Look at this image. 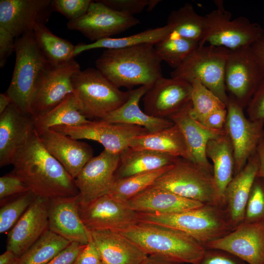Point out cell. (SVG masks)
Returning a JSON list of instances; mask_svg holds the SVG:
<instances>
[{
  "mask_svg": "<svg viewBox=\"0 0 264 264\" xmlns=\"http://www.w3.org/2000/svg\"><path fill=\"white\" fill-rule=\"evenodd\" d=\"M11 172L36 197L51 199L79 195L74 179L42 144L36 132L16 154Z\"/></svg>",
  "mask_w": 264,
  "mask_h": 264,
  "instance_id": "obj_1",
  "label": "cell"
},
{
  "mask_svg": "<svg viewBox=\"0 0 264 264\" xmlns=\"http://www.w3.org/2000/svg\"><path fill=\"white\" fill-rule=\"evenodd\" d=\"M162 61L154 44L106 49L96 60V68L117 88L152 86L163 77Z\"/></svg>",
  "mask_w": 264,
  "mask_h": 264,
  "instance_id": "obj_2",
  "label": "cell"
},
{
  "mask_svg": "<svg viewBox=\"0 0 264 264\" xmlns=\"http://www.w3.org/2000/svg\"><path fill=\"white\" fill-rule=\"evenodd\" d=\"M134 242L148 255H157L182 263L196 264L205 248L179 230L143 222L117 232Z\"/></svg>",
  "mask_w": 264,
  "mask_h": 264,
  "instance_id": "obj_3",
  "label": "cell"
},
{
  "mask_svg": "<svg viewBox=\"0 0 264 264\" xmlns=\"http://www.w3.org/2000/svg\"><path fill=\"white\" fill-rule=\"evenodd\" d=\"M139 222L160 225L181 231L203 246L233 231L225 209L220 206H201L172 214L137 212Z\"/></svg>",
  "mask_w": 264,
  "mask_h": 264,
  "instance_id": "obj_4",
  "label": "cell"
},
{
  "mask_svg": "<svg viewBox=\"0 0 264 264\" xmlns=\"http://www.w3.org/2000/svg\"><path fill=\"white\" fill-rule=\"evenodd\" d=\"M16 62L11 81L5 93L12 103L31 114L36 86L50 65L39 49L33 31L15 39Z\"/></svg>",
  "mask_w": 264,
  "mask_h": 264,
  "instance_id": "obj_5",
  "label": "cell"
},
{
  "mask_svg": "<svg viewBox=\"0 0 264 264\" xmlns=\"http://www.w3.org/2000/svg\"><path fill=\"white\" fill-rule=\"evenodd\" d=\"M152 186L203 204L223 207L213 173L186 159L179 158Z\"/></svg>",
  "mask_w": 264,
  "mask_h": 264,
  "instance_id": "obj_6",
  "label": "cell"
},
{
  "mask_svg": "<svg viewBox=\"0 0 264 264\" xmlns=\"http://www.w3.org/2000/svg\"><path fill=\"white\" fill-rule=\"evenodd\" d=\"M71 82L80 112L87 118L102 119L123 105L130 95V90H121L96 68L79 70Z\"/></svg>",
  "mask_w": 264,
  "mask_h": 264,
  "instance_id": "obj_7",
  "label": "cell"
},
{
  "mask_svg": "<svg viewBox=\"0 0 264 264\" xmlns=\"http://www.w3.org/2000/svg\"><path fill=\"white\" fill-rule=\"evenodd\" d=\"M229 50L211 45L198 48L171 72L172 78L191 83L197 79L225 105L228 96L224 84L225 67Z\"/></svg>",
  "mask_w": 264,
  "mask_h": 264,
  "instance_id": "obj_8",
  "label": "cell"
},
{
  "mask_svg": "<svg viewBox=\"0 0 264 264\" xmlns=\"http://www.w3.org/2000/svg\"><path fill=\"white\" fill-rule=\"evenodd\" d=\"M217 9L205 15L207 30L200 45L206 44L229 50L251 46L264 29L244 17L231 20L232 14L225 9L222 0H215Z\"/></svg>",
  "mask_w": 264,
  "mask_h": 264,
  "instance_id": "obj_9",
  "label": "cell"
},
{
  "mask_svg": "<svg viewBox=\"0 0 264 264\" xmlns=\"http://www.w3.org/2000/svg\"><path fill=\"white\" fill-rule=\"evenodd\" d=\"M264 78V70L250 46L229 50L224 72L229 97L245 108Z\"/></svg>",
  "mask_w": 264,
  "mask_h": 264,
  "instance_id": "obj_10",
  "label": "cell"
},
{
  "mask_svg": "<svg viewBox=\"0 0 264 264\" xmlns=\"http://www.w3.org/2000/svg\"><path fill=\"white\" fill-rule=\"evenodd\" d=\"M226 107L227 115L224 129L233 145L235 176L257 152L260 143L264 139V120L251 121L247 118L243 109L229 97Z\"/></svg>",
  "mask_w": 264,
  "mask_h": 264,
  "instance_id": "obj_11",
  "label": "cell"
},
{
  "mask_svg": "<svg viewBox=\"0 0 264 264\" xmlns=\"http://www.w3.org/2000/svg\"><path fill=\"white\" fill-rule=\"evenodd\" d=\"M77 140H94L102 144L104 149L120 154L130 146L136 136L145 134L148 131L140 126L115 123L100 120L89 121L77 126H57L50 128Z\"/></svg>",
  "mask_w": 264,
  "mask_h": 264,
  "instance_id": "obj_12",
  "label": "cell"
},
{
  "mask_svg": "<svg viewBox=\"0 0 264 264\" xmlns=\"http://www.w3.org/2000/svg\"><path fill=\"white\" fill-rule=\"evenodd\" d=\"M139 23L133 16L114 10L100 0H92L87 13L68 21L67 27L94 42L121 33Z\"/></svg>",
  "mask_w": 264,
  "mask_h": 264,
  "instance_id": "obj_13",
  "label": "cell"
},
{
  "mask_svg": "<svg viewBox=\"0 0 264 264\" xmlns=\"http://www.w3.org/2000/svg\"><path fill=\"white\" fill-rule=\"evenodd\" d=\"M80 218L89 231L119 232L139 222L137 212L127 202L117 200L109 195L86 203H79Z\"/></svg>",
  "mask_w": 264,
  "mask_h": 264,
  "instance_id": "obj_14",
  "label": "cell"
},
{
  "mask_svg": "<svg viewBox=\"0 0 264 264\" xmlns=\"http://www.w3.org/2000/svg\"><path fill=\"white\" fill-rule=\"evenodd\" d=\"M80 70V66L74 59L57 66L49 65L40 77L33 93L31 104L32 117L47 112L68 95L73 93L72 77Z\"/></svg>",
  "mask_w": 264,
  "mask_h": 264,
  "instance_id": "obj_15",
  "label": "cell"
},
{
  "mask_svg": "<svg viewBox=\"0 0 264 264\" xmlns=\"http://www.w3.org/2000/svg\"><path fill=\"white\" fill-rule=\"evenodd\" d=\"M192 84L178 78L157 80L142 97L144 112L159 118H168L191 101Z\"/></svg>",
  "mask_w": 264,
  "mask_h": 264,
  "instance_id": "obj_16",
  "label": "cell"
},
{
  "mask_svg": "<svg viewBox=\"0 0 264 264\" xmlns=\"http://www.w3.org/2000/svg\"><path fill=\"white\" fill-rule=\"evenodd\" d=\"M120 154L104 150L91 157L74 178L80 202L86 203L108 195L115 180Z\"/></svg>",
  "mask_w": 264,
  "mask_h": 264,
  "instance_id": "obj_17",
  "label": "cell"
},
{
  "mask_svg": "<svg viewBox=\"0 0 264 264\" xmlns=\"http://www.w3.org/2000/svg\"><path fill=\"white\" fill-rule=\"evenodd\" d=\"M53 11L51 0H0V26L17 38L45 24Z\"/></svg>",
  "mask_w": 264,
  "mask_h": 264,
  "instance_id": "obj_18",
  "label": "cell"
},
{
  "mask_svg": "<svg viewBox=\"0 0 264 264\" xmlns=\"http://www.w3.org/2000/svg\"><path fill=\"white\" fill-rule=\"evenodd\" d=\"M204 246L227 251L248 264H264V220L243 223Z\"/></svg>",
  "mask_w": 264,
  "mask_h": 264,
  "instance_id": "obj_19",
  "label": "cell"
},
{
  "mask_svg": "<svg viewBox=\"0 0 264 264\" xmlns=\"http://www.w3.org/2000/svg\"><path fill=\"white\" fill-rule=\"evenodd\" d=\"M35 132L32 116L11 103L0 115V167L12 164Z\"/></svg>",
  "mask_w": 264,
  "mask_h": 264,
  "instance_id": "obj_20",
  "label": "cell"
},
{
  "mask_svg": "<svg viewBox=\"0 0 264 264\" xmlns=\"http://www.w3.org/2000/svg\"><path fill=\"white\" fill-rule=\"evenodd\" d=\"M49 199L36 197L8 234L6 250L20 257L48 229Z\"/></svg>",
  "mask_w": 264,
  "mask_h": 264,
  "instance_id": "obj_21",
  "label": "cell"
},
{
  "mask_svg": "<svg viewBox=\"0 0 264 264\" xmlns=\"http://www.w3.org/2000/svg\"><path fill=\"white\" fill-rule=\"evenodd\" d=\"M79 195L49 199L48 229L70 242L86 245L90 232L83 223L79 212Z\"/></svg>",
  "mask_w": 264,
  "mask_h": 264,
  "instance_id": "obj_22",
  "label": "cell"
},
{
  "mask_svg": "<svg viewBox=\"0 0 264 264\" xmlns=\"http://www.w3.org/2000/svg\"><path fill=\"white\" fill-rule=\"evenodd\" d=\"M37 134L47 152L74 179L93 157V151L90 145L68 135L51 129Z\"/></svg>",
  "mask_w": 264,
  "mask_h": 264,
  "instance_id": "obj_23",
  "label": "cell"
},
{
  "mask_svg": "<svg viewBox=\"0 0 264 264\" xmlns=\"http://www.w3.org/2000/svg\"><path fill=\"white\" fill-rule=\"evenodd\" d=\"M260 166L257 151L248 159L244 168L233 176L225 189L224 208L233 230L244 221L248 198Z\"/></svg>",
  "mask_w": 264,
  "mask_h": 264,
  "instance_id": "obj_24",
  "label": "cell"
},
{
  "mask_svg": "<svg viewBox=\"0 0 264 264\" xmlns=\"http://www.w3.org/2000/svg\"><path fill=\"white\" fill-rule=\"evenodd\" d=\"M104 264H144L148 255L134 242L111 230L90 231Z\"/></svg>",
  "mask_w": 264,
  "mask_h": 264,
  "instance_id": "obj_25",
  "label": "cell"
},
{
  "mask_svg": "<svg viewBox=\"0 0 264 264\" xmlns=\"http://www.w3.org/2000/svg\"><path fill=\"white\" fill-rule=\"evenodd\" d=\"M191 101L168 119L177 125L182 131L189 147L192 161L213 173V165L208 160L205 153L208 141L225 132L207 128L194 119L190 114Z\"/></svg>",
  "mask_w": 264,
  "mask_h": 264,
  "instance_id": "obj_26",
  "label": "cell"
},
{
  "mask_svg": "<svg viewBox=\"0 0 264 264\" xmlns=\"http://www.w3.org/2000/svg\"><path fill=\"white\" fill-rule=\"evenodd\" d=\"M127 202L136 212L159 215L178 213L204 204L153 186L132 198Z\"/></svg>",
  "mask_w": 264,
  "mask_h": 264,
  "instance_id": "obj_27",
  "label": "cell"
},
{
  "mask_svg": "<svg viewBox=\"0 0 264 264\" xmlns=\"http://www.w3.org/2000/svg\"><path fill=\"white\" fill-rule=\"evenodd\" d=\"M151 86H142L130 90L127 101L120 107L110 112L101 120L115 123L135 125L154 132L170 127L174 123L168 118L150 116L139 107V102Z\"/></svg>",
  "mask_w": 264,
  "mask_h": 264,
  "instance_id": "obj_28",
  "label": "cell"
},
{
  "mask_svg": "<svg viewBox=\"0 0 264 264\" xmlns=\"http://www.w3.org/2000/svg\"><path fill=\"white\" fill-rule=\"evenodd\" d=\"M130 147L147 150L186 159L192 161L185 137L179 127H170L135 137Z\"/></svg>",
  "mask_w": 264,
  "mask_h": 264,
  "instance_id": "obj_29",
  "label": "cell"
},
{
  "mask_svg": "<svg viewBox=\"0 0 264 264\" xmlns=\"http://www.w3.org/2000/svg\"><path fill=\"white\" fill-rule=\"evenodd\" d=\"M180 157L129 147L120 154L115 179L154 171L175 164Z\"/></svg>",
  "mask_w": 264,
  "mask_h": 264,
  "instance_id": "obj_30",
  "label": "cell"
},
{
  "mask_svg": "<svg viewBox=\"0 0 264 264\" xmlns=\"http://www.w3.org/2000/svg\"><path fill=\"white\" fill-rule=\"evenodd\" d=\"M205 153L213 162V177L224 207L225 191L234 176L235 166L233 145L225 131L208 141Z\"/></svg>",
  "mask_w": 264,
  "mask_h": 264,
  "instance_id": "obj_31",
  "label": "cell"
},
{
  "mask_svg": "<svg viewBox=\"0 0 264 264\" xmlns=\"http://www.w3.org/2000/svg\"><path fill=\"white\" fill-rule=\"evenodd\" d=\"M33 118L37 133L57 126H77L89 121L81 113L74 93L47 112Z\"/></svg>",
  "mask_w": 264,
  "mask_h": 264,
  "instance_id": "obj_32",
  "label": "cell"
},
{
  "mask_svg": "<svg viewBox=\"0 0 264 264\" xmlns=\"http://www.w3.org/2000/svg\"><path fill=\"white\" fill-rule=\"evenodd\" d=\"M172 32L169 26L150 28L133 35L120 38H107L92 43L79 44L75 45L74 57L82 52L93 49H115L141 44H154Z\"/></svg>",
  "mask_w": 264,
  "mask_h": 264,
  "instance_id": "obj_33",
  "label": "cell"
},
{
  "mask_svg": "<svg viewBox=\"0 0 264 264\" xmlns=\"http://www.w3.org/2000/svg\"><path fill=\"white\" fill-rule=\"evenodd\" d=\"M33 32L39 49L50 65L57 66L74 59L75 45L54 35L44 24L36 25Z\"/></svg>",
  "mask_w": 264,
  "mask_h": 264,
  "instance_id": "obj_34",
  "label": "cell"
},
{
  "mask_svg": "<svg viewBox=\"0 0 264 264\" xmlns=\"http://www.w3.org/2000/svg\"><path fill=\"white\" fill-rule=\"evenodd\" d=\"M167 25L173 33L199 43L204 39L207 30L205 16L198 15L189 3L172 11L168 17Z\"/></svg>",
  "mask_w": 264,
  "mask_h": 264,
  "instance_id": "obj_35",
  "label": "cell"
},
{
  "mask_svg": "<svg viewBox=\"0 0 264 264\" xmlns=\"http://www.w3.org/2000/svg\"><path fill=\"white\" fill-rule=\"evenodd\" d=\"M70 243L48 230L18 258L17 264H46Z\"/></svg>",
  "mask_w": 264,
  "mask_h": 264,
  "instance_id": "obj_36",
  "label": "cell"
},
{
  "mask_svg": "<svg viewBox=\"0 0 264 264\" xmlns=\"http://www.w3.org/2000/svg\"><path fill=\"white\" fill-rule=\"evenodd\" d=\"M199 43L172 32L154 44L161 61L174 69L179 66L199 46Z\"/></svg>",
  "mask_w": 264,
  "mask_h": 264,
  "instance_id": "obj_37",
  "label": "cell"
},
{
  "mask_svg": "<svg viewBox=\"0 0 264 264\" xmlns=\"http://www.w3.org/2000/svg\"><path fill=\"white\" fill-rule=\"evenodd\" d=\"M173 165L148 173L115 179L108 195L117 200L127 202L152 186L159 177Z\"/></svg>",
  "mask_w": 264,
  "mask_h": 264,
  "instance_id": "obj_38",
  "label": "cell"
},
{
  "mask_svg": "<svg viewBox=\"0 0 264 264\" xmlns=\"http://www.w3.org/2000/svg\"><path fill=\"white\" fill-rule=\"evenodd\" d=\"M191 84L192 107L190 113L194 119L202 124L210 113L226 108V105L198 80L194 79Z\"/></svg>",
  "mask_w": 264,
  "mask_h": 264,
  "instance_id": "obj_39",
  "label": "cell"
},
{
  "mask_svg": "<svg viewBox=\"0 0 264 264\" xmlns=\"http://www.w3.org/2000/svg\"><path fill=\"white\" fill-rule=\"evenodd\" d=\"M37 197L31 191L15 196L13 199L1 206L0 233L11 229Z\"/></svg>",
  "mask_w": 264,
  "mask_h": 264,
  "instance_id": "obj_40",
  "label": "cell"
},
{
  "mask_svg": "<svg viewBox=\"0 0 264 264\" xmlns=\"http://www.w3.org/2000/svg\"><path fill=\"white\" fill-rule=\"evenodd\" d=\"M263 220H264V177L257 176L249 195L243 223H251Z\"/></svg>",
  "mask_w": 264,
  "mask_h": 264,
  "instance_id": "obj_41",
  "label": "cell"
},
{
  "mask_svg": "<svg viewBox=\"0 0 264 264\" xmlns=\"http://www.w3.org/2000/svg\"><path fill=\"white\" fill-rule=\"evenodd\" d=\"M92 1L90 0H53L52 7L53 11L60 13L71 21L84 15Z\"/></svg>",
  "mask_w": 264,
  "mask_h": 264,
  "instance_id": "obj_42",
  "label": "cell"
},
{
  "mask_svg": "<svg viewBox=\"0 0 264 264\" xmlns=\"http://www.w3.org/2000/svg\"><path fill=\"white\" fill-rule=\"evenodd\" d=\"M101 2L110 8L119 12L133 16L147 9L153 10L159 0H101Z\"/></svg>",
  "mask_w": 264,
  "mask_h": 264,
  "instance_id": "obj_43",
  "label": "cell"
},
{
  "mask_svg": "<svg viewBox=\"0 0 264 264\" xmlns=\"http://www.w3.org/2000/svg\"><path fill=\"white\" fill-rule=\"evenodd\" d=\"M29 191L26 184L12 173L0 177V201L8 198L22 194Z\"/></svg>",
  "mask_w": 264,
  "mask_h": 264,
  "instance_id": "obj_44",
  "label": "cell"
},
{
  "mask_svg": "<svg viewBox=\"0 0 264 264\" xmlns=\"http://www.w3.org/2000/svg\"><path fill=\"white\" fill-rule=\"evenodd\" d=\"M196 264H246V263L227 251L205 248L202 257Z\"/></svg>",
  "mask_w": 264,
  "mask_h": 264,
  "instance_id": "obj_45",
  "label": "cell"
},
{
  "mask_svg": "<svg viewBox=\"0 0 264 264\" xmlns=\"http://www.w3.org/2000/svg\"><path fill=\"white\" fill-rule=\"evenodd\" d=\"M246 107L248 118L249 120H264V78Z\"/></svg>",
  "mask_w": 264,
  "mask_h": 264,
  "instance_id": "obj_46",
  "label": "cell"
},
{
  "mask_svg": "<svg viewBox=\"0 0 264 264\" xmlns=\"http://www.w3.org/2000/svg\"><path fill=\"white\" fill-rule=\"evenodd\" d=\"M15 38L8 31L0 26V66L2 68L8 57L15 51Z\"/></svg>",
  "mask_w": 264,
  "mask_h": 264,
  "instance_id": "obj_47",
  "label": "cell"
},
{
  "mask_svg": "<svg viewBox=\"0 0 264 264\" xmlns=\"http://www.w3.org/2000/svg\"><path fill=\"white\" fill-rule=\"evenodd\" d=\"M85 245L71 242L46 264H72Z\"/></svg>",
  "mask_w": 264,
  "mask_h": 264,
  "instance_id": "obj_48",
  "label": "cell"
},
{
  "mask_svg": "<svg viewBox=\"0 0 264 264\" xmlns=\"http://www.w3.org/2000/svg\"><path fill=\"white\" fill-rule=\"evenodd\" d=\"M97 248L91 239L78 254L72 264H103Z\"/></svg>",
  "mask_w": 264,
  "mask_h": 264,
  "instance_id": "obj_49",
  "label": "cell"
},
{
  "mask_svg": "<svg viewBox=\"0 0 264 264\" xmlns=\"http://www.w3.org/2000/svg\"><path fill=\"white\" fill-rule=\"evenodd\" d=\"M227 115L226 108L216 110L206 117L202 125L213 130H222L224 127Z\"/></svg>",
  "mask_w": 264,
  "mask_h": 264,
  "instance_id": "obj_50",
  "label": "cell"
},
{
  "mask_svg": "<svg viewBox=\"0 0 264 264\" xmlns=\"http://www.w3.org/2000/svg\"><path fill=\"white\" fill-rule=\"evenodd\" d=\"M251 49L264 70V31L251 46Z\"/></svg>",
  "mask_w": 264,
  "mask_h": 264,
  "instance_id": "obj_51",
  "label": "cell"
},
{
  "mask_svg": "<svg viewBox=\"0 0 264 264\" xmlns=\"http://www.w3.org/2000/svg\"><path fill=\"white\" fill-rule=\"evenodd\" d=\"M144 264H185L157 255H149Z\"/></svg>",
  "mask_w": 264,
  "mask_h": 264,
  "instance_id": "obj_52",
  "label": "cell"
},
{
  "mask_svg": "<svg viewBox=\"0 0 264 264\" xmlns=\"http://www.w3.org/2000/svg\"><path fill=\"white\" fill-rule=\"evenodd\" d=\"M18 258L12 251L6 250L0 256V264H17Z\"/></svg>",
  "mask_w": 264,
  "mask_h": 264,
  "instance_id": "obj_53",
  "label": "cell"
},
{
  "mask_svg": "<svg viewBox=\"0 0 264 264\" xmlns=\"http://www.w3.org/2000/svg\"><path fill=\"white\" fill-rule=\"evenodd\" d=\"M11 103L10 98L5 92L0 94V115L6 110Z\"/></svg>",
  "mask_w": 264,
  "mask_h": 264,
  "instance_id": "obj_54",
  "label": "cell"
},
{
  "mask_svg": "<svg viewBox=\"0 0 264 264\" xmlns=\"http://www.w3.org/2000/svg\"><path fill=\"white\" fill-rule=\"evenodd\" d=\"M258 153L260 158V166L257 176L264 177V147L259 149Z\"/></svg>",
  "mask_w": 264,
  "mask_h": 264,
  "instance_id": "obj_55",
  "label": "cell"
},
{
  "mask_svg": "<svg viewBox=\"0 0 264 264\" xmlns=\"http://www.w3.org/2000/svg\"></svg>",
  "mask_w": 264,
  "mask_h": 264,
  "instance_id": "obj_56",
  "label": "cell"
}]
</instances>
